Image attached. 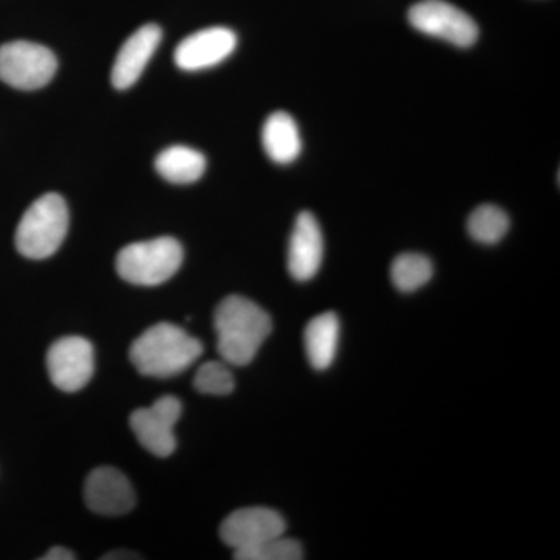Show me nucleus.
<instances>
[{"label":"nucleus","instance_id":"obj_1","mask_svg":"<svg viewBox=\"0 0 560 560\" xmlns=\"http://www.w3.org/2000/svg\"><path fill=\"white\" fill-rule=\"evenodd\" d=\"M213 326L221 359L230 366H246L256 359L272 330L270 315L256 302L238 294L220 302Z\"/></svg>","mask_w":560,"mask_h":560},{"label":"nucleus","instance_id":"obj_2","mask_svg":"<svg viewBox=\"0 0 560 560\" xmlns=\"http://www.w3.org/2000/svg\"><path fill=\"white\" fill-rule=\"evenodd\" d=\"M201 353L200 340L175 324L160 323L132 342L130 360L145 377L171 378L190 368Z\"/></svg>","mask_w":560,"mask_h":560},{"label":"nucleus","instance_id":"obj_3","mask_svg":"<svg viewBox=\"0 0 560 560\" xmlns=\"http://www.w3.org/2000/svg\"><path fill=\"white\" fill-rule=\"evenodd\" d=\"M69 230V209L58 194H46L25 210L18 224L16 248L27 259L43 260L54 256Z\"/></svg>","mask_w":560,"mask_h":560},{"label":"nucleus","instance_id":"obj_4","mask_svg":"<svg viewBox=\"0 0 560 560\" xmlns=\"http://www.w3.org/2000/svg\"><path fill=\"white\" fill-rule=\"evenodd\" d=\"M183 260L180 243L173 237H160L125 246L117 256L116 268L127 282L154 287L173 278Z\"/></svg>","mask_w":560,"mask_h":560},{"label":"nucleus","instance_id":"obj_5","mask_svg":"<svg viewBox=\"0 0 560 560\" xmlns=\"http://www.w3.org/2000/svg\"><path fill=\"white\" fill-rule=\"evenodd\" d=\"M54 51L31 40H13L0 46V80L11 88L35 91L49 84L57 73Z\"/></svg>","mask_w":560,"mask_h":560},{"label":"nucleus","instance_id":"obj_6","mask_svg":"<svg viewBox=\"0 0 560 560\" xmlns=\"http://www.w3.org/2000/svg\"><path fill=\"white\" fill-rule=\"evenodd\" d=\"M408 21L423 35L467 49L477 43L480 28L466 11L445 0H422L408 11Z\"/></svg>","mask_w":560,"mask_h":560},{"label":"nucleus","instance_id":"obj_7","mask_svg":"<svg viewBox=\"0 0 560 560\" xmlns=\"http://www.w3.org/2000/svg\"><path fill=\"white\" fill-rule=\"evenodd\" d=\"M183 405L175 396H164L149 408L132 412L130 425L140 445L154 456L167 458L176 448L175 425Z\"/></svg>","mask_w":560,"mask_h":560},{"label":"nucleus","instance_id":"obj_8","mask_svg":"<svg viewBox=\"0 0 560 560\" xmlns=\"http://www.w3.org/2000/svg\"><path fill=\"white\" fill-rule=\"evenodd\" d=\"M47 371L51 383L58 389L77 393L94 375V348L86 338H61L47 352Z\"/></svg>","mask_w":560,"mask_h":560},{"label":"nucleus","instance_id":"obj_9","mask_svg":"<svg viewBox=\"0 0 560 560\" xmlns=\"http://www.w3.org/2000/svg\"><path fill=\"white\" fill-rule=\"evenodd\" d=\"M282 515L270 508H243L232 512L220 526V537L234 552L248 550L261 541L285 534Z\"/></svg>","mask_w":560,"mask_h":560},{"label":"nucleus","instance_id":"obj_10","mask_svg":"<svg viewBox=\"0 0 560 560\" xmlns=\"http://www.w3.org/2000/svg\"><path fill=\"white\" fill-rule=\"evenodd\" d=\"M84 501L92 512L119 517L135 508L136 493L130 480L114 467H97L84 482Z\"/></svg>","mask_w":560,"mask_h":560},{"label":"nucleus","instance_id":"obj_11","mask_svg":"<svg viewBox=\"0 0 560 560\" xmlns=\"http://www.w3.org/2000/svg\"><path fill=\"white\" fill-rule=\"evenodd\" d=\"M237 40V35L226 27H210L194 33L176 47V66L187 72L213 68L231 57Z\"/></svg>","mask_w":560,"mask_h":560},{"label":"nucleus","instance_id":"obj_12","mask_svg":"<svg viewBox=\"0 0 560 560\" xmlns=\"http://www.w3.org/2000/svg\"><path fill=\"white\" fill-rule=\"evenodd\" d=\"M324 257V237L318 220L311 212H301L294 221L289 245L291 278L305 282L318 275Z\"/></svg>","mask_w":560,"mask_h":560},{"label":"nucleus","instance_id":"obj_13","mask_svg":"<svg viewBox=\"0 0 560 560\" xmlns=\"http://www.w3.org/2000/svg\"><path fill=\"white\" fill-rule=\"evenodd\" d=\"M162 31L160 25L147 24L138 28L130 38L125 40L124 46L117 54L114 61L110 81L116 90H130L142 75L154 51L160 46Z\"/></svg>","mask_w":560,"mask_h":560},{"label":"nucleus","instance_id":"obj_14","mask_svg":"<svg viewBox=\"0 0 560 560\" xmlns=\"http://www.w3.org/2000/svg\"><path fill=\"white\" fill-rule=\"evenodd\" d=\"M261 143L267 156L276 164L287 165L296 161L302 151L296 120L283 110L272 113L261 130Z\"/></svg>","mask_w":560,"mask_h":560},{"label":"nucleus","instance_id":"obj_15","mask_svg":"<svg viewBox=\"0 0 560 560\" xmlns=\"http://www.w3.org/2000/svg\"><path fill=\"white\" fill-rule=\"evenodd\" d=\"M340 342V319L327 312L315 316L304 331V348L307 359L316 371L331 366Z\"/></svg>","mask_w":560,"mask_h":560},{"label":"nucleus","instance_id":"obj_16","mask_svg":"<svg viewBox=\"0 0 560 560\" xmlns=\"http://www.w3.org/2000/svg\"><path fill=\"white\" fill-rule=\"evenodd\" d=\"M206 158L201 151L186 145L168 147L158 154L154 167L162 178L173 184H191L206 172Z\"/></svg>","mask_w":560,"mask_h":560},{"label":"nucleus","instance_id":"obj_17","mask_svg":"<svg viewBox=\"0 0 560 560\" xmlns=\"http://www.w3.org/2000/svg\"><path fill=\"white\" fill-rule=\"evenodd\" d=\"M510 228V217L495 205L478 206L467 221L470 237L482 245H495L503 241Z\"/></svg>","mask_w":560,"mask_h":560},{"label":"nucleus","instance_id":"obj_18","mask_svg":"<svg viewBox=\"0 0 560 560\" xmlns=\"http://www.w3.org/2000/svg\"><path fill=\"white\" fill-rule=\"evenodd\" d=\"M431 278H433V264L423 254H400L390 265V280L394 287L404 293L422 289Z\"/></svg>","mask_w":560,"mask_h":560},{"label":"nucleus","instance_id":"obj_19","mask_svg":"<svg viewBox=\"0 0 560 560\" xmlns=\"http://www.w3.org/2000/svg\"><path fill=\"white\" fill-rule=\"evenodd\" d=\"M224 361H208L197 371L194 386L198 393L209 396H228L235 388L234 375Z\"/></svg>","mask_w":560,"mask_h":560},{"label":"nucleus","instance_id":"obj_20","mask_svg":"<svg viewBox=\"0 0 560 560\" xmlns=\"http://www.w3.org/2000/svg\"><path fill=\"white\" fill-rule=\"evenodd\" d=\"M304 558V550L298 540L279 536L275 539L261 541L248 550L234 552L237 560H300Z\"/></svg>","mask_w":560,"mask_h":560},{"label":"nucleus","instance_id":"obj_21","mask_svg":"<svg viewBox=\"0 0 560 560\" xmlns=\"http://www.w3.org/2000/svg\"><path fill=\"white\" fill-rule=\"evenodd\" d=\"M75 559V555L72 551H69L68 548L65 547H54L51 550L47 551L46 556H43V560H73Z\"/></svg>","mask_w":560,"mask_h":560}]
</instances>
